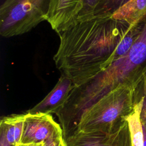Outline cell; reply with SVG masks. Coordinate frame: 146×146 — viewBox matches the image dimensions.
<instances>
[{
    "mask_svg": "<svg viewBox=\"0 0 146 146\" xmlns=\"http://www.w3.org/2000/svg\"><path fill=\"white\" fill-rule=\"evenodd\" d=\"M131 25L111 15L77 19L58 34L56 67L75 87L83 85L119 58L118 48Z\"/></svg>",
    "mask_w": 146,
    "mask_h": 146,
    "instance_id": "1",
    "label": "cell"
},
{
    "mask_svg": "<svg viewBox=\"0 0 146 146\" xmlns=\"http://www.w3.org/2000/svg\"><path fill=\"white\" fill-rule=\"evenodd\" d=\"M134 107L133 89L119 87L85 110L74 131L112 133L125 121V117L133 112Z\"/></svg>",
    "mask_w": 146,
    "mask_h": 146,
    "instance_id": "2",
    "label": "cell"
},
{
    "mask_svg": "<svg viewBox=\"0 0 146 146\" xmlns=\"http://www.w3.org/2000/svg\"><path fill=\"white\" fill-rule=\"evenodd\" d=\"M146 74V23L129 51L92 79L95 88L106 94L122 86L133 89Z\"/></svg>",
    "mask_w": 146,
    "mask_h": 146,
    "instance_id": "3",
    "label": "cell"
},
{
    "mask_svg": "<svg viewBox=\"0 0 146 146\" xmlns=\"http://www.w3.org/2000/svg\"><path fill=\"white\" fill-rule=\"evenodd\" d=\"M50 3L51 0H5L0 7L1 35H21L47 21Z\"/></svg>",
    "mask_w": 146,
    "mask_h": 146,
    "instance_id": "4",
    "label": "cell"
},
{
    "mask_svg": "<svg viewBox=\"0 0 146 146\" xmlns=\"http://www.w3.org/2000/svg\"><path fill=\"white\" fill-rule=\"evenodd\" d=\"M63 136L60 125L51 114L44 112L25 113L22 143H38Z\"/></svg>",
    "mask_w": 146,
    "mask_h": 146,
    "instance_id": "5",
    "label": "cell"
},
{
    "mask_svg": "<svg viewBox=\"0 0 146 146\" xmlns=\"http://www.w3.org/2000/svg\"><path fill=\"white\" fill-rule=\"evenodd\" d=\"M64 138L66 146H127L130 136L128 123L125 120L111 133L75 130Z\"/></svg>",
    "mask_w": 146,
    "mask_h": 146,
    "instance_id": "6",
    "label": "cell"
},
{
    "mask_svg": "<svg viewBox=\"0 0 146 146\" xmlns=\"http://www.w3.org/2000/svg\"><path fill=\"white\" fill-rule=\"evenodd\" d=\"M84 0H51L47 21L57 34L65 30L78 18Z\"/></svg>",
    "mask_w": 146,
    "mask_h": 146,
    "instance_id": "7",
    "label": "cell"
},
{
    "mask_svg": "<svg viewBox=\"0 0 146 146\" xmlns=\"http://www.w3.org/2000/svg\"><path fill=\"white\" fill-rule=\"evenodd\" d=\"M75 87L71 79L61 75L52 90L28 112L57 115L64 106L70 93Z\"/></svg>",
    "mask_w": 146,
    "mask_h": 146,
    "instance_id": "8",
    "label": "cell"
},
{
    "mask_svg": "<svg viewBox=\"0 0 146 146\" xmlns=\"http://www.w3.org/2000/svg\"><path fill=\"white\" fill-rule=\"evenodd\" d=\"M134 102L133 112L124 119L128 125L131 144V146H146V130L140 117L141 102L135 99Z\"/></svg>",
    "mask_w": 146,
    "mask_h": 146,
    "instance_id": "9",
    "label": "cell"
},
{
    "mask_svg": "<svg viewBox=\"0 0 146 146\" xmlns=\"http://www.w3.org/2000/svg\"><path fill=\"white\" fill-rule=\"evenodd\" d=\"M25 113L12 114L3 117L0 129L4 131L6 139L11 146L21 143L23 132Z\"/></svg>",
    "mask_w": 146,
    "mask_h": 146,
    "instance_id": "10",
    "label": "cell"
},
{
    "mask_svg": "<svg viewBox=\"0 0 146 146\" xmlns=\"http://www.w3.org/2000/svg\"><path fill=\"white\" fill-rule=\"evenodd\" d=\"M146 14V0H130L112 15L113 19L133 25Z\"/></svg>",
    "mask_w": 146,
    "mask_h": 146,
    "instance_id": "11",
    "label": "cell"
},
{
    "mask_svg": "<svg viewBox=\"0 0 146 146\" xmlns=\"http://www.w3.org/2000/svg\"><path fill=\"white\" fill-rule=\"evenodd\" d=\"M130 0H99L92 15H112Z\"/></svg>",
    "mask_w": 146,
    "mask_h": 146,
    "instance_id": "12",
    "label": "cell"
},
{
    "mask_svg": "<svg viewBox=\"0 0 146 146\" xmlns=\"http://www.w3.org/2000/svg\"><path fill=\"white\" fill-rule=\"evenodd\" d=\"M133 98L141 102L140 117L146 130V74L133 88Z\"/></svg>",
    "mask_w": 146,
    "mask_h": 146,
    "instance_id": "13",
    "label": "cell"
},
{
    "mask_svg": "<svg viewBox=\"0 0 146 146\" xmlns=\"http://www.w3.org/2000/svg\"><path fill=\"white\" fill-rule=\"evenodd\" d=\"M98 1L99 0H84L83 9L78 19L90 17Z\"/></svg>",
    "mask_w": 146,
    "mask_h": 146,
    "instance_id": "14",
    "label": "cell"
},
{
    "mask_svg": "<svg viewBox=\"0 0 146 146\" xmlns=\"http://www.w3.org/2000/svg\"><path fill=\"white\" fill-rule=\"evenodd\" d=\"M44 146H66L64 136L48 139L44 141Z\"/></svg>",
    "mask_w": 146,
    "mask_h": 146,
    "instance_id": "15",
    "label": "cell"
},
{
    "mask_svg": "<svg viewBox=\"0 0 146 146\" xmlns=\"http://www.w3.org/2000/svg\"><path fill=\"white\" fill-rule=\"evenodd\" d=\"M0 146H11L8 142L4 131L0 129Z\"/></svg>",
    "mask_w": 146,
    "mask_h": 146,
    "instance_id": "16",
    "label": "cell"
},
{
    "mask_svg": "<svg viewBox=\"0 0 146 146\" xmlns=\"http://www.w3.org/2000/svg\"><path fill=\"white\" fill-rule=\"evenodd\" d=\"M44 142H40L38 143H18L15 146H44Z\"/></svg>",
    "mask_w": 146,
    "mask_h": 146,
    "instance_id": "17",
    "label": "cell"
}]
</instances>
